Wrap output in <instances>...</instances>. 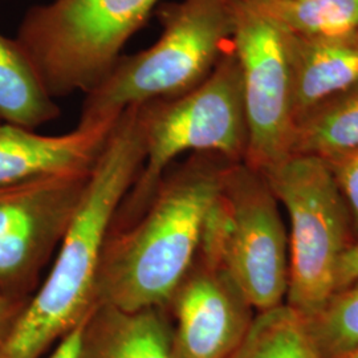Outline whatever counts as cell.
<instances>
[{"mask_svg": "<svg viewBox=\"0 0 358 358\" xmlns=\"http://www.w3.org/2000/svg\"><path fill=\"white\" fill-rule=\"evenodd\" d=\"M90 174L0 186V294L31 299L87 192Z\"/></svg>", "mask_w": 358, "mask_h": 358, "instance_id": "cell-9", "label": "cell"}, {"mask_svg": "<svg viewBox=\"0 0 358 358\" xmlns=\"http://www.w3.org/2000/svg\"><path fill=\"white\" fill-rule=\"evenodd\" d=\"M78 358H173L169 310L94 306L84 325Z\"/></svg>", "mask_w": 358, "mask_h": 358, "instance_id": "cell-13", "label": "cell"}, {"mask_svg": "<svg viewBox=\"0 0 358 358\" xmlns=\"http://www.w3.org/2000/svg\"><path fill=\"white\" fill-rule=\"evenodd\" d=\"M158 41L121 55L108 76L85 94L80 127L117 120L134 105L173 100L199 87L232 44L234 0L162 4Z\"/></svg>", "mask_w": 358, "mask_h": 358, "instance_id": "cell-3", "label": "cell"}, {"mask_svg": "<svg viewBox=\"0 0 358 358\" xmlns=\"http://www.w3.org/2000/svg\"><path fill=\"white\" fill-rule=\"evenodd\" d=\"M166 309L173 358H234L255 320L254 308L229 273L198 257Z\"/></svg>", "mask_w": 358, "mask_h": 358, "instance_id": "cell-10", "label": "cell"}, {"mask_svg": "<svg viewBox=\"0 0 358 358\" xmlns=\"http://www.w3.org/2000/svg\"><path fill=\"white\" fill-rule=\"evenodd\" d=\"M307 321L308 332L321 358H338L358 345V280L337 291Z\"/></svg>", "mask_w": 358, "mask_h": 358, "instance_id": "cell-18", "label": "cell"}, {"mask_svg": "<svg viewBox=\"0 0 358 358\" xmlns=\"http://www.w3.org/2000/svg\"><path fill=\"white\" fill-rule=\"evenodd\" d=\"M346 207L358 226V150L328 159Z\"/></svg>", "mask_w": 358, "mask_h": 358, "instance_id": "cell-19", "label": "cell"}, {"mask_svg": "<svg viewBox=\"0 0 358 358\" xmlns=\"http://www.w3.org/2000/svg\"><path fill=\"white\" fill-rule=\"evenodd\" d=\"M196 257L224 269L259 313L282 306L289 284L288 235L268 183L243 162L226 170Z\"/></svg>", "mask_w": 358, "mask_h": 358, "instance_id": "cell-6", "label": "cell"}, {"mask_svg": "<svg viewBox=\"0 0 358 358\" xmlns=\"http://www.w3.org/2000/svg\"><path fill=\"white\" fill-rule=\"evenodd\" d=\"M287 44L294 127L322 105L358 88V32L325 38L287 32Z\"/></svg>", "mask_w": 358, "mask_h": 358, "instance_id": "cell-12", "label": "cell"}, {"mask_svg": "<svg viewBox=\"0 0 358 358\" xmlns=\"http://www.w3.org/2000/svg\"><path fill=\"white\" fill-rule=\"evenodd\" d=\"M29 299H16L0 294V349L13 332Z\"/></svg>", "mask_w": 358, "mask_h": 358, "instance_id": "cell-20", "label": "cell"}, {"mask_svg": "<svg viewBox=\"0 0 358 358\" xmlns=\"http://www.w3.org/2000/svg\"><path fill=\"white\" fill-rule=\"evenodd\" d=\"M358 280V243L349 245L340 260L337 269L336 292Z\"/></svg>", "mask_w": 358, "mask_h": 358, "instance_id": "cell-21", "label": "cell"}, {"mask_svg": "<svg viewBox=\"0 0 358 358\" xmlns=\"http://www.w3.org/2000/svg\"><path fill=\"white\" fill-rule=\"evenodd\" d=\"M289 217L288 307L306 320L336 294L346 248L348 207L328 161L291 154L260 174Z\"/></svg>", "mask_w": 358, "mask_h": 358, "instance_id": "cell-7", "label": "cell"}, {"mask_svg": "<svg viewBox=\"0 0 358 358\" xmlns=\"http://www.w3.org/2000/svg\"><path fill=\"white\" fill-rule=\"evenodd\" d=\"M60 115L16 38L0 35V120L35 130Z\"/></svg>", "mask_w": 358, "mask_h": 358, "instance_id": "cell-14", "label": "cell"}, {"mask_svg": "<svg viewBox=\"0 0 358 358\" xmlns=\"http://www.w3.org/2000/svg\"><path fill=\"white\" fill-rule=\"evenodd\" d=\"M143 159L140 105H134L115 121L51 269L1 346L0 358H41L90 316L105 239Z\"/></svg>", "mask_w": 358, "mask_h": 358, "instance_id": "cell-2", "label": "cell"}, {"mask_svg": "<svg viewBox=\"0 0 358 358\" xmlns=\"http://www.w3.org/2000/svg\"><path fill=\"white\" fill-rule=\"evenodd\" d=\"M289 34L308 38L358 32V0H254Z\"/></svg>", "mask_w": 358, "mask_h": 358, "instance_id": "cell-16", "label": "cell"}, {"mask_svg": "<svg viewBox=\"0 0 358 358\" xmlns=\"http://www.w3.org/2000/svg\"><path fill=\"white\" fill-rule=\"evenodd\" d=\"M140 118L145 159L110 230L128 226L141 214L165 171L182 154H217L243 162L248 128L242 69L232 44L199 87L173 100L140 105Z\"/></svg>", "mask_w": 358, "mask_h": 358, "instance_id": "cell-4", "label": "cell"}, {"mask_svg": "<svg viewBox=\"0 0 358 358\" xmlns=\"http://www.w3.org/2000/svg\"><path fill=\"white\" fill-rule=\"evenodd\" d=\"M231 164L217 154L196 153L167 169L141 214L108 232L96 306L167 308L199 254L206 217Z\"/></svg>", "mask_w": 358, "mask_h": 358, "instance_id": "cell-1", "label": "cell"}, {"mask_svg": "<svg viewBox=\"0 0 358 358\" xmlns=\"http://www.w3.org/2000/svg\"><path fill=\"white\" fill-rule=\"evenodd\" d=\"M159 0H52L28 10L16 41L52 99L94 90Z\"/></svg>", "mask_w": 358, "mask_h": 358, "instance_id": "cell-5", "label": "cell"}, {"mask_svg": "<svg viewBox=\"0 0 358 358\" xmlns=\"http://www.w3.org/2000/svg\"><path fill=\"white\" fill-rule=\"evenodd\" d=\"M232 47L243 78V164L263 174L291 155L294 121L287 32L254 0H234Z\"/></svg>", "mask_w": 358, "mask_h": 358, "instance_id": "cell-8", "label": "cell"}, {"mask_svg": "<svg viewBox=\"0 0 358 358\" xmlns=\"http://www.w3.org/2000/svg\"><path fill=\"white\" fill-rule=\"evenodd\" d=\"M358 150V88L325 103L294 127L291 154L333 159Z\"/></svg>", "mask_w": 358, "mask_h": 358, "instance_id": "cell-15", "label": "cell"}, {"mask_svg": "<svg viewBox=\"0 0 358 358\" xmlns=\"http://www.w3.org/2000/svg\"><path fill=\"white\" fill-rule=\"evenodd\" d=\"M234 358H321L306 319L288 306L260 312Z\"/></svg>", "mask_w": 358, "mask_h": 358, "instance_id": "cell-17", "label": "cell"}, {"mask_svg": "<svg viewBox=\"0 0 358 358\" xmlns=\"http://www.w3.org/2000/svg\"><path fill=\"white\" fill-rule=\"evenodd\" d=\"M87 319L83 321L72 332L68 333L64 338L55 346L53 352L48 358H78L81 340H83V331H84V325H85Z\"/></svg>", "mask_w": 358, "mask_h": 358, "instance_id": "cell-22", "label": "cell"}, {"mask_svg": "<svg viewBox=\"0 0 358 358\" xmlns=\"http://www.w3.org/2000/svg\"><path fill=\"white\" fill-rule=\"evenodd\" d=\"M338 358H358V345L355 346L353 349H350L348 353L343 355L341 357Z\"/></svg>", "mask_w": 358, "mask_h": 358, "instance_id": "cell-23", "label": "cell"}, {"mask_svg": "<svg viewBox=\"0 0 358 358\" xmlns=\"http://www.w3.org/2000/svg\"><path fill=\"white\" fill-rule=\"evenodd\" d=\"M117 120L90 127L77 125L60 136H43L35 130L0 124V186L90 174Z\"/></svg>", "mask_w": 358, "mask_h": 358, "instance_id": "cell-11", "label": "cell"}]
</instances>
